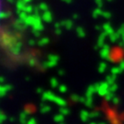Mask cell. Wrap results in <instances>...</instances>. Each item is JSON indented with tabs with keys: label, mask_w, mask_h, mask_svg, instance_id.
I'll return each instance as SVG.
<instances>
[{
	"label": "cell",
	"mask_w": 124,
	"mask_h": 124,
	"mask_svg": "<svg viewBox=\"0 0 124 124\" xmlns=\"http://www.w3.org/2000/svg\"><path fill=\"white\" fill-rule=\"evenodd\" d=\"M98 93L100 96H105L106 97L108 94L110 92L109 90V85L108 84H102L98 86Z\"/></svg>",
	"instance_id": "cell-1"
}]
</instances>
